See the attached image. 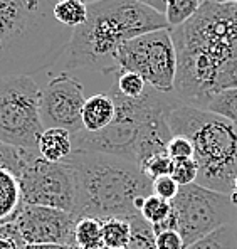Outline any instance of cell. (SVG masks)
I'll return each instance as SVG.
<instances>
[{"label":"cell","instance_id":"obj_1","mask_svg":"<svg viewBox=\"0 0 237 249\" xmlns=\"http://www.w3.org/2000/svg\"><path fill=\"white\" fill-rule=\"evenodd\" d=\"M170 34L177 53L173 93L182 103L203 109L214 94L237 88V3L203 2Z\"/></svg>","mask_w":237,"mask_h":249},{"label":"cell","instance_id":"obj_2","mask_svg":"<svg viewBox=\"0 0 237 249\" xmlns=\"http://www.w3.org/2000/svg\"><path fill=\"white\" fill-rule=\"evenodd\" d=\"M116 105V118L108 128L72 135V150H86L116 155L143 163L150 157L167 153L172 131L167 116L182 103L175 93L165 94L147 86L140 98H126L115 86L109 89Z\"/></svg>","mask_w":237,"mask_h":249},{"label":"cell","instance_id":"obj_3","mask_svg":"<svg viewBox=\"0 0 237 249\" xmlns=\"http://www.w3.org/2000/svg\"><path fill=\"white\" fill-rule=\"evenodd\" d=\"M162 29H170L165 16L138 0L91 2L85 24L72 29L71 41L61 57L64 69L111 74L118 71L116 54L123 44Z\"/></svg>","mask_w":237,"mask_h":249},{"label":"cell","instance_id":"obj_4","mask_svg":"<svg viewBox=\"0 0 237 249\" xmlns=\"http://www.w3.org/2000/svg\"><path fill=\"white\" fill-rule=\"evenodd\" d=\"M57 0H0V78L32 76L61 61L72 29L54 19Z\"/></svg>","mask_w":237,"mask_h":249},{"label":"cell","instance_id":"obj_5","mask_svg":"<svg viewBox=\"0 0 237 249\" xmlns=\"http://www.w3.org/2000/svg\"><path fill=\"white\" fill-rule=\"evenodd\" d=\"M63 162L74 175L76 219H131L153 194L152 180L140 165L121 157L72 150Z\"/></svg>","mask_w":237,"mask_h":249},{"label":"cell","instance_id":"obj_6","mask_svg":"<svg viewBox=\"0 0 237 249\" xmlns=\"http://www.w3.org/2000/svg\"><path fill=\"white\" fill-rule=\"evenodd\" d=\"M167 124L172 137H185L194 145L199 165L195 184L231 196L237 174V124L184 103L170 111Z\"/></svg>","mask_w":237,"mask_h":249},{"label":"cell","instance_id":"obj_7","mask_svg":"<svg viewBox=\"0 0 237 249\" xmlns=\"http://www.w3.org/2000/svg\"><path fill=\"white\" fill-rule=\"evenodd\" d=\"M41 88L32 76L0 78V142L39 152L44 126L39 113Z\"/></svg>","mask_w":237,"mask_h":249},{"label":"cell","instance_id":"obj_8","mask_svg":"<svg viewBox=\"0 0 237 249\" xmlns=\"http://www.w3.org/2000/svg\"><path fill=\"white\" fill-rule=\"evenodd\" d=\"M118 71L140 74L148 86L160 93H173L177 53L170 29L153 31L126 41L116 54Z\"/></svg>","mask_w":237,"mask_h":249},{"label":"cell","instance_id":"obj_9","mask_svg":"<svg viewBox=\"0 0 237 249\" xmlns=\"http://www.w3.org/2000/svg\"><path fill=\"white\" fill-rule=\"evenodd\" d=\"M172 207L177 214L178 232L185 246H190L222 226L234 222L237 211L229 196L199 184L180 187L177 197L172 200Z\"/></svg>","mask_w":237,"mask_h":249},{"label":"cell","instance_id":"obj_10","mask_svg":"<svg viewBox=\"0 0 237 249\" xmlns=\"http://www.w3.org/2000/svg\"><path fill=\"white\" fill-rule=\"evenodd\" d=\"M24 206L52 207L59 211H76V182L71 167L66 162H47L34 157L19 177Z\"/></svg>","mask_w":237,"mask_h":249},{"label":"cell","instance_id":"obj_11","mask_svg":"<svg viewBox=\"0 0 237 249\" xmlns=\"http://www.w3.org/2000/svg\"><path fill=\"white\" fill-rule=\"evenodd\" d=\"M86 103L85 86L69 72H59L41 89L39 113L44 130L63 128L71 135L83 131V108Z\"/></svg>","mask_w":237,"mask_h":249},{"label":"cell","instance_id":"obj_12","mask_svg":"<svg viewBox=\"0 0 237 249\" xmlns=\"http://www.w3.org/2000/svg\"><path fill=\"white\" fill-rule=\"evenodd\" d=\"M78 219L71 212L52 207L24 206L14 217L20 241L25 244H63L74 243V228Z\"/></svg>","mask_w":237,"mask_h":249},{"label":"cell","instance_id":"obj_13","mask_svg":"<svg viewBox=\"0 0 237 249\" xmlns=\"http://www.w3.org/2000/svg\"><path fill=\"white\" fill-rule=\"evenodd\" d=\"M116 118V105L109 93H98L86 98L85 108H83V128L89 133L108 128Z\"/></svg>","mask_w":237,"mask_h":249},{"label":"cell","instance_id":"obj_14","mask_svg":"<svg viewBox=\"0 0 237 249\" xmlns=\"http://www.w3.org/2000/svg\"><path fill=\"white\" fill-rule=\"evenodd\" d=\"M37 150L47 162H63L72 153V135L63 128H46L39 138Z\"/></svg>","mask_w":237,"mask_h":249},{"label":"cell","instance_id":"obj_15","mask_svg":"<svg viewBox=\"0 0 237 249\" xmlns=\"http://www.w3.org/2000/svg\"><path fill=\"white\" fill-rule=\"evenodd\" d=\"M22 207L19 178L9 170L0 168V222L14 221Z\"/></svg>","mask_w":237,"mask_h":249},{"label":"cell","instance_id":"obj_16","mask_svg":"<svg viewBox=\"0 0 237 249\" xmlns=\"http://www.w3.org/2000/svg\"><path fill=\"white\" fill-rule=\"evenodd\" d=\"M74 243L83 249H104L103 226L100 219L79 217L74 228Z\"/></svg>","mask_w":237,"mask_h":249},{"label":"cell","instance_id":"obj_17","mask_svg":"<svg viewBox=\"0 0 237 249\" xmlns=\"http://www.w3.org/2000/svg\"><path fill=\"white\" fill-rule=\"evenodd\" d=\"M54 19L68 29H76L85 24L87 17V3L83 0H61L52 9Z\"/></svg>","mask_w":237,"mask_h":249},{"label":"cell","instance_id":"obj_18","mask_svg":"<svg viewBox=\"0 0 237 249\" xmlns=\"http://www.w3.org/2000/svg\"><path fill=\"white\" fill-rule=\"evenodd\" d=\"M37 155L39 152H34V150H25L20 146L7 145L0 142V168L12 172L17 178L20 177L22 170L27 167V163Z\"/></svg>","mask_w":237,"mask_h":249},{"label":"cell","instance_id":"obj_19","mask_svg":"<svg viewBox=\"0 0 237 249\" xmlns=\"http://www.w3.org/2000/svg\"><path fill=\"white\" fill-rule=\"evenodd\" d=\"M185 249H237V229L234 222L222 226Z\"/></svg>","mask_w":237,"mask_h":249},{"label":"cell","instance_id":"obj_20","mask_svg":"<svg viewBox=\"0 0 237 249\" xmlns=\"http://www.w3.org/2000/svg\"><path fill=\"white\" fill-rule=\"evenodd\" d=\"M103 226V248L104 249H118L126 248L130 241V219H104L101 221Z\"/></svg>","mask_w":237,"mask_h":249},{"label":"cell","instance_id":"obj_21","mask_svg":"<svg viewBox=\"0 0 237 249\" xmlns=\"http://www.w3.org/2000/svg\"><path fill=\"white\" fill-rule=\"evenodd\" d=\"M203 109L237 124V88L224 89L214 94Z\"/></svg>","mask_w":237,"mask_h":249},{"label":"cell","instance_id":"obj_22","mask_svg":"<svg viewBox=\"0 0 237 249\" xmlns=\"http://www.w3.org/2000/svg\"><path fill=\"white\" fill-rule=\"evenodd\" d=\"M130 241L126 249H156L155 232L150 222H147L140 214L130 219Z\"/></svg>","mask_w":237,"mask_h":249},{"label":"cell","instance_id":"obj_23","mask_svg":"<svg viewBox=\"0 0 237 249\" xmlns=\"http://www.w3.org/2000/svg\"><path fill=\"white\" fill-rule=\"evenodd\" d=\"M200 0H167L165 19L170 29L185 24L200 9Z\"/></svg>","mask_w":237,"mask_h":249},{"label":"cell","instance_id":"obj_24","mask_svg":"<svg viewBox=\"0 0 237 249\" xmlns=\"http://www.w3.org/2000/svg\"><path fill=\"white\" fill-rule=\"evenodd\" d=\"M172 209L173 207L170 200H165V199H162V197L152 194V196H148L147 199H145L143 206L140 209V215L147 222H150L152 226H155L165 221V219L172 214Z\"/></svg>","mask_w":237,"mask_h":249},{"label":"cell","instance_id":"obj_25","mask_svg":"<svg viewBox=\"0 0 237 249\" xmlns=\"http://www.w3.org/2000/svg\"><path fill=\"white\" fill-rule=\"evenodd\" d=\"M147 86V81L136 72L118 71V74H116L115 88L118 89V93H121L126 98H140L145 93Z\"/></svg>","mask_w":237,"mask_h":249},{"label":"cell","instance_id":"obj_26","mask_svg":"<svg viewBox=\"0 0 237 249\" xmlns=\"http://www.w3.org/2000/svg\"><path fill=\"white\" fill-rule=\"evenodd\" d=\"M140 168L150 180H155V178H158V177L172 175L173 160L170 159L167 153H162V155H155V157H150L148 160H145L140 165Z\"/></svg>","mask_w":237,"mask_h":249},{"label":"cell","instance_id":"obj_27","mask_svg":"<svg viewBox=\"0 0 237 249\" xmlns=\"http://www.w3.org/2000/svg\"><path fill=\"white\" fill-rule=\"evenodd\" d=\"M197 175H199V165H197L194 159H188V160H177V162H173V170L170 177L180 187H185V185L195 184Z\"/></svg>","mask_w":237,"mask_h":249},{"label":"cell","instance_id":"obj_28","mask_svg":"<svg viewBox=\"0 0 237 249\" xmlns=\"http://www.w3.org/2000/svg\"><path fill=\"white\" fill-rule=\"evenodd\" d=\"M167 155L177 162V160H188L194 159V145L185 137H172L167 146Z\"/></svg>","mask_w":237,"mask_h":249},{"label":"cell","instance_id":"obj_29","mask_svg":"<svg viewBox=\"0 0 237 249\" xmlns=\"http://www.w3.org/2000/svg\"><path fill=\"white\" fill-rule=\"evenodd\" d=\"M178 190H180V185L173 180L170 175H165V177H158L155 180H152V192L155 196L162 197L165 200H172L177 197Z\"/></svg>","mask_w":237,"mask_h":249},{"label":"cell","instance_id":"obj_30","mask_svg":"<svg viewBox=\"0 0 237 249\" xmlns=\"http://www.w3.org/2000/svg\"><path fill=\"white\" fill-rule=\"evenodd\" d=\"M156 249H185L184 239H182L178 231H163V232L155 234Z\"/></svg>","mask_w":237,"mask_h":249},{"label":"cell","instance_id":"obj_31","mask_svg":"<svg viewBox=\"0 0 237 249\" xmlns=\"http://www.w3.org/2000/svg\"><path fill=\"white\" fill-rule=\"evenodd\" d=\"M138 2L145 3V5H148L150 9L156 10V12H160V14H163V16H165L167 0H138Z\"/></svg>","mask_w":237,"mask_h":249},{"label":"cell","instance_id":"obj_32","mask_svg":"<svg viewBox=\"0 0 237 249\" xmlns=\"http://www.w3.org/2000/svg\"><path fill=\"white\" fill-rule=\"evenodd\" d=\"M22 248L24 246L17 243L16 239H12V237L0 236V249H22Z\"/></svg>","mask_w":237,"mask_h":249},{"label":"cell","instance_id":"obj_33","mask_svg":"<svg viewBox=\"0 0 237 249\" xmlns=\"http://www.w3.org/2000/svg\"><path fill=\"white\" fill-rule=\"evenodd\" d=\"M22 249H68L63 244H25Z\"/></svg>","mask_w":237,"mask_h":249},{"label":"cell","instance_id":"obj_34","mask_svg":"<svg viewBox=\"0 0 237 249\" xmlns=\"http://www.w3.org/2000/svg\"><path fill=\"white\" fill-rule=\"evenodd\" d=\"M231 202H232V206H234L237 209V174H236V177H234V182H232V190H231Z\"/></svg>","mask_w":237,"mask_h":249},{"label":"cell","instance_id":"obj_35","mask_svg":"<svg viewBox=\"0 0 237 249\" xmlns=\"http://www.w3.org/2000/svg\"><path fill=\"white\" fill-rule=\"evenodd\" d=\"M205 2H216V3H227V2H231V3H237V0H205Z\"/></svg>","mask_w":237,"mask_h":249},{"label":"cell","instance_id":"obj_36","mask_svg":"<svg viewBox=\"0 0 237 249\" xmlns=\"http://www.w3.org/2000/svg\"><path fill=\"white\" fill-rule=\"evenodd\" d=\"M68 249H83V248H79V246H78V244H76V243H72V244H69V246H68Z\"/></svg>","mask_w":237,"mask_h":249},{"label":"cell","instance_id":"obj_37","mask_svg":"<svg viewBox=\"0 0 237 249\" xmlns=\"http://www.w3.org/2000/svg\"><path fill=\"white\" fill-rule=\"evenodd\" d=\"M234 226H236V229H237V211H236V215H234Z\"/></svg>","mask_w":237,"mask_h":249},{"label":"cell","instance_id":"obj_38","mask_svg":"<svg viewBox=\"0 0 237 249\" xmlns=\"http://www.w3.org/2000/svg\"><path fill=\"white\" fill-rule=\"evenodd\" d=\"M203 2H205V0H200V3H203Z\"/></svg>","mask_w":237,"mask_h":249},{"label":"cell","instance_id":"obj_39","mask_svg":"<svg viewBox=\"0 0 237 249\" xmlns=\"http://www.w3.org/2000/svg\"><path fill=\"white\" fill-rule=\"evenodd\" d=\"M118 249H126V248H118Z\"/></svg>","mask_w":237,"mask_h":249}]
</instances>
